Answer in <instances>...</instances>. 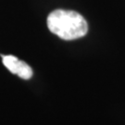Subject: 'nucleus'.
Masks as SVG:
<instances>
[{"label":"nucleus","mask_w":125,"mask_h":125,"mask_svg":"<svg viewBox=\"0 0 125 125\" xmlns=\"http://www.w3.org/2000/svg\"><path fill=\"white\" fill-rule=\"evenodd\" d=\"M47 27L52 33L63 40H75L88 31L84 18L72 10L57 9L51 12L47 17Z\"/></svg>","instance_id":"1"},{"label":"nucleus","mask_w":125,"mask_h":125,"mask_svg":"<svg viewBox=\"0 0 125 125\" xmlns=\"http://www.w3.org/2000/svg\"><path fill=\"white\" fill-rule=\"evenodd\" d=\"M2 62L5 65V67L7 68L11 73L18 75L21 79L29 80L32 76L31 68L24 61L20 60L18 58L14 57V56H11V55L3 56Z\"/></svg>","instance_id":"2"}]
</instances>
